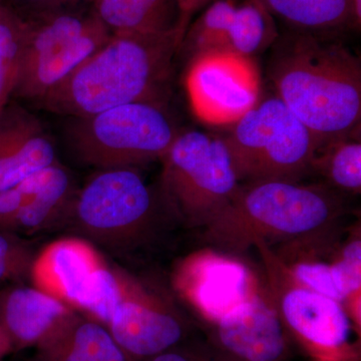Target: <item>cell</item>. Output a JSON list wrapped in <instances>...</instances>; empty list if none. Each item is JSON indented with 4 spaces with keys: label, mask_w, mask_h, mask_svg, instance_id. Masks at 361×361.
<instances>
[{
    "label": "cell",
    "mask_w": 361,
    "mask_h": 361,
    "mask_svg": "<svg viewBox=\"0 0 361 361\" xmlns=\"http://www.w3.org/2000/svg\"><path fill=\"white\" fill-rule=\"evenodd\" d=\"M339 37L286 28L270 47L267 75L276 96L317 147L360 134V58Z\"/></svg>",
    "instance_id": "6da1fadb"
},
{
    "label": "cell",
    "mask_w": 361,
    "mask_h": 361,
    "mask_svg": "<svg viewBox=\"0 0 361 361\" xmlns=\"http://www.w3.org/2000/svg\"><path fill=\"white\" fill-rule=\"evenodd\" d=\"M188 27L167 33H116L37 106L68 118L122 104H166L173 63Z\"/></svg>",
    "instance_id": "7a4b0ae2"
},
{
    "label": "cell",
    "mask_w": 361,
    "mask_h": 361,
    "mask_svg": "<svg viewBox=\"0 0 361 361\" xmlns=\"http://www.w3.org/2000/svg\"><path fill=\"white\" fill-rule=\"evenodd\" d=\"M345 196L324 183L244 182L204 229L207 243L231 254L257 243L302 239L329 230L345 212Z\"/></svg>",
    "instance_id": "3957f363"
},
{
    "label": "cell",
    "mask_w": 361,
    "mask_h": 361,
    "mask_svg": "<svg viewBox=\"0 0 361 361\" xmlns=\"http://www.w3.org/2000/svg\"><path fill=\"white\" fill-rule=\"evenodd\" d=\"M222 137L240 183L302 182L312 174L314 135L276 94L260 97Z\"/></svg>",
    "instance_id": "277c9868"
},
{
    "label": "cell",
    "mask_w": 361,
    "mask_h": 361,
    "mask_svg": "<svg viewBox=\"0 0 361 361\" xmlns=\"http://www.w3.org/2000/svg\"><path fill=\"white\" fill-rule=\"evenodd\" d=\"M68 120V147L78 160L97 170L137 168L161 160L180 132L166 104L148 102Z\"/></svg>",
    "instance_id": "5b68a950"
},
{
    "label": "cell",
    "mask_w": 361,
    "mask_h": 361,
    "mask_svg": "<svg viewBox=\"0 0 361 361\" xmlns=\"http://www.w3.org/2000/svg\"><path fill=\"white\" fill-rule=\"evenodd\" d=\"M161 160L164 204L189 227L205 228L241 184L223 137L201 130H180Z\"/></svg>",
    "instance_id": "8992f818"
},
{
    "label": "cell",
    "mask_w": 361,
    "mask_h": 361,
    "mask_svg": "<svg viewBox=\"0 0 361 361\" xmlns=\"http://www.w3.org/2000/svg\"><path fill=\"white\" fill-rule=\"evenodd\" d=\"M160 204L137 168L101 169L78 188L65 221L104 245L127 247L149 234Z\"/></svg>",
    "instance_id": "52a82bcc"
},
{
    "label": "cell",
    "mask_w": 361,
    "mask_h": 361,
    "mask_svg": "<svg viewBox=\"0 0 361 361\" xmlns=\"http://www.w3.org/2000/svg\"><path fill=\"white\" fill-rule=\"evenodd\" d=\"M255 247L269 278L271 298L286 329L319 360H341L351 337L350 317L342 303L299 283L269 246Z\"/></svg>",
    "instance_id": "ba28073f"
},
{
    "label": "cell",
    "mask_w": 361,
    "mask_h": 361,
    "mask_svg": "<svg viewBox=\"0 0 361 361\" xmlns=\"http://www.w3.org/2000/svg\"><path fill=\"white\" fill-rule=\"evenodd\" d=\"M279 33L260 0H215L188 26L179 54L188 63L208 54L253 59L270 49Z\"/></svg>",
    "instance_id": "9c48e42d"
},
{
    "label": "cell",
    "mask_w": 361,
    "mask_h": 361,
    "mask_svg": "<svg viewBox=\"0 0 361 361\" xmlns=\"http://www.w3.org/2000/svg\"><path fill=\"white\" fill-rule=\"evenodd\" d=\"M106 326L130 361L151 360L179 345L186 334V323L171 301L130 273Z\"/></svg>",
    "instance_id": "30bf717a"
},
{
    "label": "cell",
    "mask_w": 361,
    "mask_h": 361,
    "mask_svg": "<svg viewBox=\"0 0 361 361\" xmlns=\"http://www.w3.org/2000/svg\"><path fill=\"white\" fill-rule=\"evenodd\" d=\"M188 94L206 122L232 123L260 99V78L253 59L208 54L188 63Z\"/></svg>",
    "instance_id": "8fae6325"
},
{
    "label": "cell",
    "mask_w": 361,
    "mask_h": 361,
    "mask_svg": "<svg viewBox=\"0 0 361 361\" xmlns=\"http://www.w3.org/2000/svg\"><path fill=\"white\" fill-rule=\"evenodd\" d=\"M213 342L222 361H285L286 327L270 294H252L214 323Z\"/></svg>",
    "instance_id": "7c38bea8"
},
{
    "label": "cell",
    "mask_w": 361,
    "mask_h": 361,
    "mask_svg": "<svg viewBox=\"0 0 361 361\" xmlns=\"http://www.w3.org/2000/svg\"><path fill=\"white\" fill-rule=\"evenodd\" d=\"M106 263L89 240L63 237L33 257L28 276L33 287L78 312L90 282Z\"/></svg>",
    "instance_id": "4fadbf2b"
},
{
    "label": "cell",
    "mask_w": 361,
    "mask_h": 361,
    "mask_svg": "<svg viewBox=\"0 0 361 361\" xmlns=\"http://www.w3.org/2000/svg\"><path fill=\"white\" fill-rule=\"evenodd\" d=\"M58 161L56 144L44 123L11 99L0 114V192Z\"/></svg>",
    "instance_id": "5bb4252c"
},
{
    "label": "cell",
    "mask_w": 361,
    "mask_h": 361,
    "mask_svg": "<svg viewBox=\"0 0 361 361\" xmlns=\"http://www.w3.org/2000/svg\"><path fill=\"white\" fill-rule=\"evenodd\" d=\"M206 266L198 257L188 258L175 272L176 289L214 323L253 293L243 266L212 259Z\"/></svg>",
    "instance_id": "9a60e30c"
},
{
    "label": "cell",
    "mask_w": 361,
    "mask_h": 361,
    "mask_svg": "<svg viewBox=\"0 0 361 361\" xmlns=\"http://www.w3.org/2000/svg\"><path fill=\"white\" fill-rule=\"evenodd\" d=\"M75 311L35 287H13L0 293V327L13 350L35 348Z\"/></svg>",
    "instance_id": "2e32d148"
},
{
    "label": "cell",
    "mask_w": 361,
    "mask_h": 361,
    "mask_svg": "<svg viewBox=\"0 0 361 361\" xmlns=\"http://www.w3.org/2000/svg\"><path fill=\"white\" fill-rule=\"evenodd\" d=\"M111 35L113 33L97 20L70 44L20 73L11 99L39 104L47 94L101 49Z\"/></svg>",
    "instance_id": "e0dca14e"
},
{
    "label": "cell",
    "mask_w": 361,
    "mask_h": 361,
    "mask_svg": "<svg viewBox=\"0 0 361 361\" xmlns=\"http://www.w3.org/2000/svg\"><path fill=\"white\" fill-rule=\"evenodd\" d=\"M30 361H130L110 330L75 311L35 346Z\"/></svg>",
    "instance_id": "ac0fdd59"
},
{
    "label": "cell",
    "mask_w": 361,
    "mask_h": 361,
    "mask_svg": "<svg viewBox=\"0 0 361 361\" xmlns=\"http://www.w3.org/2000/svg\"><path fill=\"white\" fill-rule=\"evenodd\" d=\"M99 21L116 33H167L188 27L180 0H92Z\"/></svg>",
    "instance_id": "d6986e66"
},
{
    "label": "cell",
    "mask_w": 361,
    "mask_h": 361,
    "mask_svg": "<svg viewBox=\"0 0 361 361\" xmlns=\"http://www.w3.org/2000/svg\"><path fill=\"white\" fill-rule=\"evenodd\" d=\"M299 283L322 295L343 302L360 291L361 242L351 240L342 247L334 262L302 260L285 263Z\"/></svg>",
    "instance_id": "ffe728a7"
},
{
    "label": "cell",
    "mask_w": 361,
    "mask_h": 361,
    "mask_svg": "<svg viewBox=\"0 0 361 361\" xmlns=\"http://www.w3.org/2000/svg\"><path fill=\"white\" fill-rule=\"evenodd\" d=\"M77 189L70 171L59 161L54 164L44 184L16 216L11 233L33 234L63 222Z\"/></svg>",
    "instance_id": "44dd1931"
},
{
    "label": "cell",
    "mask_w": 361,
    "mask_h": 361,
    "mask_svg": "<svg viewBox=\"0 0 361 361\" xmlns=\"http://www.w3.org/2000/svg\"><path fill=\"white\" fill-rule=\"evenodd\" d=\"M288 30L341 37L349 32V0H260Z\"/></svg>",
    "instance_id": "7402d4cb"
},
{
    "label": "cell",
    "mask_w": 361,
    "mask_h": 361,
    "mask_svg": "<svg viewBox=\"0 0 361 361\" xmlns=\"http://www.w3.org/2000/svg\"><path fill=\"white\" fill-rule=\"evenodd\" d=\"M312 174L344 196L361 192L360 134L332 140L316 148Z\"/></svg>",
    "instance_id": "603a6c76"
},
{
    "label": "cell",
    "mask_w": 361,
    "mask_h": 361,
    "mask_svg": "<svg viewBox=\"0 0 361 361\" xmlns=\"http://www.w3.org/2000/svg\"><path fill=\"white\" fill-rule=\"evenodd\" d=\"M25 23L0 2V114L11 101L20 73Z\"/></svg>",
    "instance_id": "cb8c5ba5"
},
{
    "label": "cell",
    "mask_w": 361,
    "mask_h": 361,
    "mask_svg": "<svg viewBox=\"0 0 361 361\" xmlns=\"http://www.w3.org/2000/svg\"><path fill=\"white\" fill-rule=\"evenodd\" d=\"M51 167L30 176L16 186L0 192V230L11 232L16 216L44 184Z\"/></svg>",
    "instance_id": "d4e9b609"
},
{
    "label": "cell",
    "mask_w": 361,
    "mask_h": 361,
    "mask_svg": "<svg viewBox=\"0 0 361 361\" xmlns=\"http://www.w3.org/2000/svg\"><path fill=\"white\" fill-rule=\"evenodd\" d=\"M35 256L14 233L0 230V281L28 275Z\"/></svg>",
    "instance_id": "484cf974"
},
{
    "label": "cell",
    "mask_w": 361,
    "mask_h": 361,
    "mask_svg": "<svg viewBox=\"0 0 361 361\" xmlns=\"http://www.w3.org/2000/svg\"><path fill=\"white\" fill-rule=\"evenodd\" d=\"M90 1L92 0H0L4 6L13 11L23 20H32L63 7Z\"/></svg>",
    "instance_id": "4316f807"
},
{
    "label": "cell",
    "mask_w": 361,
    "mask_h": 361,
    "mask_svg": "<svg viewBox=\"0 0 361 361\" xmlns=\"http://www.w3.org/2000/svg\"><path fill=\"white\" fill-rule=\"evenodd\" d=\"M147 361H222L216 355H207L179 345L154 356Z\"/></svg>",
    "instance_id": "83f0119b"
},
{
    "label": "cell",
    "mask_w": 361,
    "mask_h": 361,
    "mask_svg": "<svg viewBox=\"0 0 361 361\" xmlns=\"http://www.w3.org/2000/svg\"><path fill=\"white\" fill-rule=\"evenodd\" d=\"M212 0H180V9L186 20L191 21L195 13L211 4Z\"/></svg>",
    "instance_id": "f1b7e54d"
},
{
    "label": "cell",
    "mask_w": 361,
    "mask_h": 361,
    "mask_svg": "<svg viewBox=\"0 0 361 361\" xmlns=\"http://www.w3.org/2000/svg\"><path fill=\"white\" fill-rule=\"evenodd\" d=\"M361 30V0H349V32Z\"/></svg>",
    "instance_id": "f546056e"
},
{
    "label": "cell",
    "mask_w": 361,
    "mask_h": 361,
    "mask_svg": "<svg viewBox=\"0 0 361 361\" xmlns=\"http://www.w3.org/2000/svg\"><path fill=\"white\" fill-rule=\"evenodd\" d=\"M13 351H14L13 344L0 327V360H2L4 356L8 355Z\"/></svg>",
    "instance_id": "4dcf8cb0"
},
{
    "label": "cell",
    "mask_w": 361,
    "mask_h": 361,
    "mask_svg": "<svg viewBox=\"0 0 361 361\" xmlns=\"http://www.w3.org/2000/svg\"><path fill=\"white\" fill-rule=\"evenodd\" d=\"M319 361H324V360H319Z\"/></svg>",
    "instance_id": "1f68e13d"
}]
</instances>
